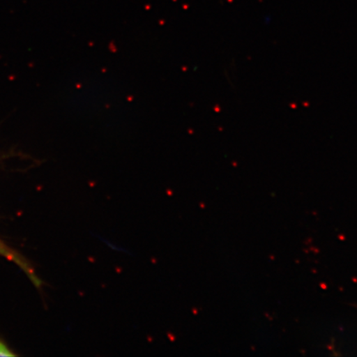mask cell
<instances>
[{
    "label": "cell",
    "instance_id": "6da1fadb",
    "mask_svg": "<svg viewBox=\"0 0 357 357\" xmlns=\"http://www.w3.org/2000/svg\"><path fill=\"white\" fill-rule=\"evenodd\" d=\"M0 255L6 257L8 260L15 261L17 265L20 266L22 269H24L26 273H28L37 285L39 284V280L36 278L33 271L30 269L29 266L26 264L24 259L21 258L19 254L13 252V250L8 248L6 244H4L1 240H0Z\"/></svg>",
    "mask_w": 357,
    "mask_h": 357
},
{
    "label": "cell",
    "instance_id": "7a4b0ae2",
    "mask_svg": "<svg viewBox=\"0 0 357 357\" xmlns=\"http://www.w3.org/2000/svg\"><path fill=\"white\" fill-rule=\"evenodd\" d=\"M15 356L13 354L10 348H8L2 341H0V356Z\"/></svg>",
    "mask_w": 357,
    "mask_h": 357
}]
</instances>
